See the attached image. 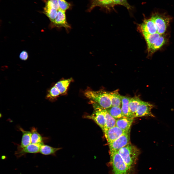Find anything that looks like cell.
Wrapping results in <instances>:
<instances>
[{
  "instance_id": "1",
  "label": "cell",
  "mask_w": 174,
  "mask_h": 174,
  "mask_svg": "<svg viewBox=\"0 0 174 174\" xmlns=\"http://www.w3.org/2000/svg\"><path fill=\"white\" fill-rule=\"evenodd\" d=\"M127 167L132 170L137 163L140 151L137 147L129 143L117 152Z\"/></svg>"
},
{
  "instance_id": "2",
  "label": "cell",
  "mask_w": 174,
  "mask_h": 174,
  "mask_svg": "<svg viewBox=\"0 0 174 174\" xmlns=\"http://www.w3.org/2000/svg\"><path fill=\"white\" fill-rule=\"evenodd\" d=\"M84 94L91 102L95 103L103 108L106 109L112 106L107 91L104 90H87L85 92Z\"/></svg>"
},
{
  "instance_id": "3",
  "label": "cell",
  "mask_w": 174,
  "mask_h": 174,
  "mask_svg": "<svg viewBox=\"0 0 174 174\" xmlns=\"http://www.w3.org/2000/svg\"><path fill=\"white\" fill-rule=\"evenodd\" d=\"M110 155L112 174H131L132 170L126 165L117 152L110 153Z\"/></svg>"
},
{
  "instance_id": "4",
  "label": "cell",
  "mask_w": 174,
  "mask_h": 174,
  "mask_svg": "<svg viewBox=\"0 0 174 174\" xmlns=\"http://www.w3.org/2000/svg\"><path fill=\"white\" fill-rule=\"evenodd\" d=\"M94 109L91 115L85 116V118L94 121L103 131L106 127V120L103 108L95 103L91 102Z\"/></svg>"
},
{
  "instance_id": "5",
  "label": "cell",
  "mask_w": 174,
  "mask_h": 174,
  "mask_svg": "<svg viewBox=\"0 0 174 174\" xmlns=\"http://www.w3.org/2000/svg\"><path fill=\"white\" fill-rule=\"evenodd\" d=\"M151 18L156 25L157 32L160 35L163 34L170 21V17L164 14L155 13L152 14Z\"/></svg>"
},
{
  "instance_id": "6",
  "label": "cell",
  "mask_w": 174,
  "mask_h": 174,
  "mask_svg": "<svg viewBox=\"0 0 174 174\" xmlns=\"http://www.w3.org/2000/svg\"><path fill=\"white\" fill-rule=\"evenodd\" d=\"M130 132V130L109 144L110 153L117 152L120 149L129 143Z\"/></svg>"
},
{
  "instance_id": "7",
  "label": "cell",
  "mask_w": 174,
  "mask_h": 174,
  "mask_svg": "<svg viewBox=\"0 0 174 174\" xmlns=\"http://www.w3.org/2000/svg\"><path fill=\"white\" fill-rule=\"evenodd\" d=\"M138 29L143 35L157 33L156 25L151 18L144 19L143 22L138 25Z\"/></svg>"
},
{
  "instance_id": "8",
  "label": "cell",
  "mask_w": 174,
  "mask_h": 174,
  "mask_svg": "<svg viewBox=\"0 0 174 174\" xmlns=\"http://www.w3.org/2000/svg\"><path fill=\"white\" fill-rule=\"evenodd\" d=\"M126 132L127 131H125L116 126L106 129L104 131L108 144L117 139Z\"/></svg>"
},
{
  "instance_id": "9",
  "label": "cell",
  "mask_w": 174,
  "mask_h": 174,
  "mask_svg": "<svg viewBox=\"0 0 174 174\" xmlns=\"http://www.w3.org/2000/svg\"><path fill=\"white\" fill-rule=\"evenodd\" d=\"M154 107L149 102L142 101L139 106L136 114L135 117L144 116L154 117L151 112Z\"/></svg>"
},
{
  "instance_id": "10",
  "label": "cell",
  "mask_w": 174,
  "mask_h": 174,
  "mask_svg": "<svg viewBox=\"0 0 174 174\" xmlns=\"http://www.w3.org/2000/svg\"><path fill=\"white\" fill-rule=\"evenodd\" d=\"M65 11L60 9L58 10L57 17L54 22L51 23L52 27H64L67 31L71 28L70 25L66 21Z\"/></svg>"
},
{
  "instance_id": "11",
  "label": "cell",
  "mask_w": 174,
  "mask_h": 174,
  "mask_svg": "<svg viewBox=\"0 0 174 174\" xmlns=\"http://www.w3.org/2000/svg\"><path fill=\"white\" fill-rule=\"evenodd\" d=\"M41 146L31 143L23 148L18 146L17 151L15 152V154L17 158H19L26 153H37L39 152Z\"/></svg>"
},
{
  "instance_id": "12",
  "label": "cell",
  "mask_w": 174,
  "mask_h": 174,
  "mask_svg": "<svg viewBox=\"0 0 174 174\" xmlns=\"http://www.w3.org/2000/svg\"><path fill=\"white\" fill-rule=\"evenodd\" d=\"M115 5L112 0H91V4L89 10L90 11L95 7L99 6L109 10L114 8Z\"/></svg>"
},
{
  "instance_id": "13",
  "label": "cell",
  "mask_w": 174,
  "mask_h": 174,
  "mask_svg": "<svg viewBox=\"0 0 174 174\" xmlns=\"http://www.w3.org/2000/svg\"><path fill=\"white\" fill-rule=\"evenodd\" d=\"M142 101L138 96L131 98L129 104L130 118H135L137 109Z\"/></svg>"
},
{
  "instance_id": "14",
  "label": "cell",
  "mask_w": 174,
  "mask_h": 174,
  "mask_svg": "<svg viewBox=\"0 0 174 174\" xmlns=\"http://www.w3.org/2000/svg\"><path fill=\"white\" fill-rule=\"evenodd\" d=\"M133 121V118L123 117L116 120V126L125 131H128Z\"/></svg>"
},
{
  "instance_id": "15",
  "label": "cell",
  "mask_w": 174,
  "mask_h": 174,
  "mask_svg": "<svg viewBox=\"0 0 174 174\" xmlns=\"http://www.w3.org/2000/svg\"><path fill=\"white\" fill-rule=\"evenodd\" d=\"M108 95L111 101L112 106L120 107L121 105V95L118 89L111 92L107 91Z\"/></svg>"
},
{
  "instance_id": "16",
  "label": "cell",
  "mask_w": 174,
  "mask_h": 174,
  "mask_svg": "<svg viewBox=\"0 0 174 174\" xmlns=\"http://www.w3.org/2000/svg\"><path fill=\"white\" fill-rule=\"evenodd\" d=\"M71 78L59 81L54 86L59 95L65 93L72 81Z\"/></svg>"
},
{
  "instance_id": "17",
  "label": "cell",
  "mask_w": 174,
  "mask_h": 174,
  "mask_svg": "<svg viewBox=\"0 0 174 174\" xmlns=\"http://www.w3.org/2000/svg\"><path fill=\"white\" fill-rule=\"evenodd\" d=\"M167 39L164 35H161L158 40L151 47L147 49L148 54L149 56L152 55L160 48L166 43Z\"/></svg>"
},
{
  "instance_id": "18",
  "label": "cell",
  "mask_w": 174,
  "mask_h": 174,
  "mask_svg": "<svg viewBox=\"0 0 174 174\" xmlns=\"http://www.w3.org/2000/svg\"><path fill=\"white\" fill-rule=\"evenodd\" d=\"M19 129L22 132V136L21 144L19 146L23 148L31 143V131H25L21 128Z\"/></svg>"
},
{
  "instance_id": "19",
  "label": "cell",
  "mask_w": 174,
  "mask_h": 174,
  "mask_svg": "<svg viewBox=\"0 0 174 174\" xmlns=\"http://www.w3.org/2000/svg\"><path fill=\"white\" fill-rule=\"evenodd\" d=\"M31 132V143L40 146L44 144L42 137L37 132L36 128L34 127H32Z\"/></svg>"
},
{
  "instance_id": "20",
  "label": "cell",
  "mask_w": 174,
  "mask_h": 174,
  "mask_svg": "<svg viewBox=\"0 0 174 174\" xmlns=\"http://www.w3.org/2000/svg\"><path fill=\"white\" fill-rule=\"evenodd\" d=\"M61 149L60 148H54L44 144L40 146L39 152L45 155H55L56 152Z\"/></svg>"
},
{
  "instance_id": "21",
  "label": "cell",
  "mask_w": 174,
  "mask_h": 174,
  "mask_svg": "<svg viewBox=\"0 0 174 174\" xmlns=\"http://www.w3.org/2000/svg\"><path fill=\"white\" fill-rule=\"evenodd\" d=\"M131 98L121 96V109L124 117L130 118L129 104Z\"/></svg>"
},
{
  "instance_id": "22",
  "label": "cell",
  "mask_w": 174,
  "mask_h": 174,
  "mask_svg": "<svg viewBox=\"0 0 174 174\" xmlns=\"http://www.w3.org/2000/svg\"><path fill=\"white\" fill-rule=\"evenodd\" d=\"M161 35L157 32L153 34L143 35L147 44V49L150 48L158 40Z\"/></svg>"
},
{
  "instance_id": "23",
  "label": "cell",
  "mask_w": 174,
  "mask_h": 174,
  "mask_svg": "<svg viewBox=\"0 0 174 174\" xmlns=\"http://www.w3.org/2000/svg\"><path fill=\"white\" fill-rule=\"evenodd\" d=\"M103 109L106 120V127L104 130L116 126V119L110 115L106 109L103 108Z\"/></svg>"
},
{
  "instance_id": "24",
  "label": "cell",
  "mask_w": 174,
  "mask_h": 174,
  "mask_svg": "<svg viewBox=\"0 0 174 174\" xmlns=\"http://www.w3.org/2000/svg\"><path fill=\"white\" fill-rule=\"evenodd\" d=\"M106 109L110 115L115 119L124 117L120 107L111 106Z\"/></svg>"
},
{
  "instance_id": "25",
  "label": "cell",
  "mask_w": 174,
  "mask_h": 174,
  "mask_svg": "<svg viewBox=\"0 0 174 174\" xmlns=\"http://www.w3.org/2000/svg\"><path fill=\"white\" fill-rule=\"evenodd\" d=\"M58 10L45 5L44 9V14L48 17L51 23L54 21L57 17Z\"/></svg>"
},
{
  "instance_id": "26",
  "label": "cell",
  "mask_w": 174,
  "mask_h": 174,
  "mask_svg": "<svg viewBox=\"0 0 174 174\" xmlns=\"http://www.w3.org/2000/svg\"><path fill=\"white\" fill-rule=\"evenodd\" d=\"M115 5H120L126 7L128 10L133 8L128 2L127 0H112Z\"/></svg>"
},
{
  "instance_id": "27",
  "label": "cell",
  "mask_w": 174,
  "mask_h": 174,
  "mask_svg": "<svg viewBox=\"0 0 174 174\" xmlns=\"http://www.w3.org/2000/svg\"><path fill=\"white\" fill-rule=\"evenodd\" d=\"M59 9L66 11L70 8L71 5L65 0H58Z\"/></svg>"
},
{
  "instance_id": "28",
  "label": "cell",
  "mask_w": 174,
  "mask_h": 174,
  "mask_svg": "<svg viewBox=\"0 0 174 174\" xmlns=\"http://www.w3.org/2000/svg\"><path fill=\"white\" fill-rule=\"evenodd\" d=\"M19 57L20 59L23 60H27L29 57V55L28 52L25 50L22 51L20 53Z\"/></svg>"
}]
</instances>
